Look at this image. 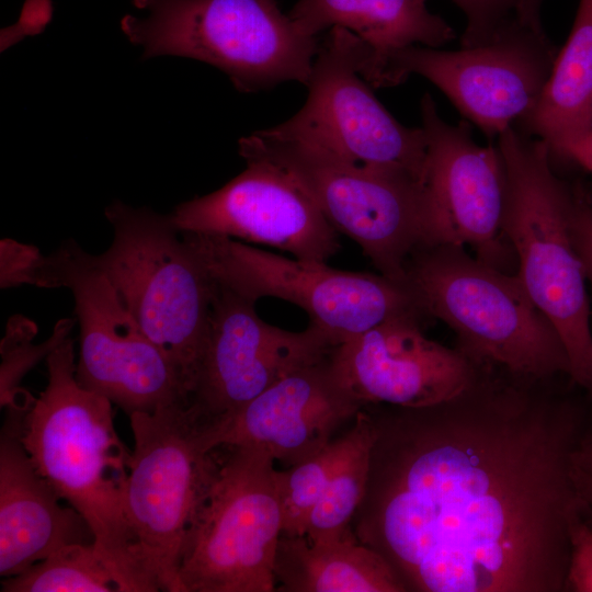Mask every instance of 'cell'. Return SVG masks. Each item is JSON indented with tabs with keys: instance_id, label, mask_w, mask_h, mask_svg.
Wrapping results in <instances>:
<instances>
[{
	"instance_id": "obj_1",
	"label": "cell",
	"mask_w": 592,
	"mask_h": 592,
	"mask_svg": "<svg viewBox=\"0 0 592 592\" xmlns=\"http://www.w3.org/2000/svg\"><path fill=\"white\" fill-rule=\"evenodd\" d=\"M556 378L480 364L442 402L364 406L374 442L352 531L407 592L566 591L587 434Z\"/></svg>"
},
{
	"instance_id": "obj_2",
	"label": "cell",
	"mask_w": 592,
	"mask_h": 592,
	"mask_svg": "<svg viewBox=\"0 0 592 592\" xmlns=\"http://www.w3.org/2000/svg\"><path fill=\"white\" fill-rule=\"evenodd\" d=\"M48 380L23 413H9L36 470L89 524L98 554L121 592L159 591L147 573L124 512L132 455L116 434L112 402L76 377L68 337L47 357Z\"/></svg>"
},
{
	"instance_id": "obj_3",
	"label": "cell",
	"mask_w": 592,
	"mask_h": 592,
	"mask_svg": "<svg viewBox=\"0 0 592 592\" xmlns=\"http://www.w3.org/2000/svg\"><path fill=\"white\" fill-rule=\"evenodd\" d=\"M405 282L422 312L454 331L456 349L471 363L536 378L569 377L561 337L516 273L462 246L423 244L408 259Z\"/></svg>"
},
{
	"instance_id": "obj_4",
	"label": "cell",
	"mask_w": 592,
	"mask_h": 592,
	"mask_svg": "<svg viewBox=\"0 0 592 592\" xmlns=\"http://www.w3.org/2000/svg\"><path fill=\"white\" fill-rule=\"evenodd\" d=\"M505 168L503 234L516 275L561 337L570 380L592 394V330L585 276L570 232L576 187L553 168L548 145L516 126L497 138Z\"/></svg>"
},
{
	"instance_id": "obj_5",
	"label": "cell",
	"mask_w": 592,
	"mask_h": 592,
	"mask_svg": "<svg viewBox=\"0 0 592 592\" xmlns=\"http://www.w3.org/2000/svg\"><path fill=\"white\" fill-rule=\"evenodd\" d=\"M239 153L289 174L380 274L406 283L408 259L426 244L428 206L420 179L402 169L352 161L276 126L240 138Z\"/></svg>"
},
{
	"instance_id": "obj_6",
	"label": "cell",
	"mask_w": 592,
	"mask_h": 592,
	"mask_svg": "<svg viewBox=\"0 0 592 592\" xmlns=\"http://www.w3.org/2000/svg\"><path fill=\"white\" fill-rule=\"evenodd\" d=\"M121 29L143 57L179 56L224 71L235 88L260 92L285 81L307 84L317 36L303 32L276 0H132Z\"/></svg>"
},
{
	"instance_id": "obj_7",
	"label": "cell",
	"mask_w": 592,
	"mask_h": 592,
	"mask_svg": "<svg viewBox=\"0 0 592 592\" xmlns=\"http://www.w3.org/2000/svg\"><path fill=\"white\" fill-rule=\"evenodd\" d=\"M99 262L124 304L179 374L190 401L198 376L213 282L170 215L114 201Z\"/></svg>"
},
{
	"instance_id": "obj_8",
	"label": "cell",
	"mask_w": 592,
	"mask_h": 592,
	"mask_svg": "<svg viewBox=\"0 0 592 592\" xmlns=\"http://www.w3.org/2000/svg\"><path fill=\"white\" fill-rule=\"evenodd\" d=\"M274 462L254 447L213 448L209 480L181 553L182 592L276 591L283 516Z\"/></svg>"
},
{
	"instance_id": "obj_9",
	"label": "cell",
	"mask_w": 592,
	"mask_h": 592,
	"mask_svg": "<svg viewBox=\"0 0 592 592\" xmlns=\"http://www.w3.org/2000/svg\"><path fill=\"white\" fill-rule=\"evenodd\" d=\"M129 417L134 448L124 512L141 562L159 591L182 592L178 569L213 465L206 424L190 403Z\"/></svg>"
},
{
	"instance_id": "obj_10",
	"label": "cell",
	"mask_w": 592,
	"mask_h": 592,
	"mask_svg": "<svg viewBox=\"0 0 592 592\" xmlns=\"http://www.w3.org/2000/svg\"><path fill=\"white\" fill-rule=\"evenodd\" d=\"M39 287L71 291L80 327L79 384L128 415L189 403L179 374L145 334L98 255L66 242L46 257Z\"/></svg>"
},
{
	"instance_id": "obj_11",
	"label": "cell",
	"mask_w": 592,
	"mask_h": 592,
	"mask_svg": "<svg viewBox=\"0 0 592 592\" xmlns=\"http://www.w3.org/2000/svg\"><path fill=\"white\" fill-rule=\"evenodd\" d=\"M209 277L257 303L275 297L303 308L338 345L389 318L420 309L407 283L285 258L219 235L180 231Z\"/></svg>"
},
{
	"instance_id": "obj_12",
	"label": "cell",
	"mask_w": 592,
	"mask_h": 592,
	"mask_svg": "<svg viewBox=\"0 0 592 592\" xmlns=\"http://www.w3.org/2000/svg\"><path fill=\"white\" fill-rule=\"evenodd\" d=\"M558 52L544 31L513 14L478 46L449 52L413 45L396 52L388 60L384 87L420 75L493 139L534 109Z\"/></svg>"
},
{
	"instance_id": "obj_13",
	"label": "cell",
	"mask_w": 592,
	"mask_h": 592,
	"mask_svg": "<svg viewBox=\"0 0 592 592\" xmlns=\"http://www.w3.org/2000/svg\"><path fill=\"white\" fill-rule=\"evenodd\" d=\"M367 46L332 27L319 42L304 106L276 127L320 144L352 161L406 170L423 182L426 136L400 124L361 76Z\"/></svg>"
},
{
	"instance_id": "obj_14",
	"label": "cell",
	"mask_w": 592,
	"mask_h": 592,
	"mask_svg": "<svg viewBox=\"0 0 592 592\" xmlns=\"http://www.w3.org/2000/svg\"><path fill=\"white\" fill-rule=\"evenodd\" d=\"M212 282L190 407L201 421L216 425L291 372L329 355L338 344L311 323L300 332L269 325L258 316L255 301Z\"/></svg>"
},
{
	"instance_id": "obj_15",
	"label": "cell",
	"mask_w": 592,
	"mask_h": 592,
	"mask_svg": "<svg viewBox=\"0 0 592 592\" xmlns=\"http://www.w3.org/2000/svg\"><path fill=\"white\" fill-rule=\"evenodd\" d=\"M420 112L428 144L426 244L468 246L479 260L505 271L506 258L516 259L502 228L506 178L497 144L476 143L467 119L446 123L429 93Z\"/></svg>"
},
{
	"instance_id": "obj_16",
	"label": "cell",
	"mask_w": 592,
	"mask_h": 592,
	"mask_svg": "<svg viewBox=\"0 0 592 592\" xmlns=\"http://www.w3.org/2000/svg\"><path fill=\"white\" fill-rule=\"evenodd\" d=\"M247 168L219 190L177 206L179 231L240 238L326 262L339 249L337 229L305 190L278 167L246 159Z\"/></svg>"
},
{
	"instance_id": "obj_17",
	"label": "cell",
	"mask_w": 592,
	"mask_h": 592,
	"mask_svg": "<svg viewBox=\"0 0 592 592\" xmlns=\"http://www.w3.org/2000/svg\"><path fill=\"white\" fill-rule=\"evenodd\" d=\"M423 316L406 314L356 334L331 355L344 387L364 406L425 407L464 389L476 365L456 348L425 337Z\"/></svg>"
},
{
	"instance_id": "obj_18",
	"label": "cell",
	"mask_w": 592,
	"mask_h": 592,
	"mask_svg": "<svg viewBox=\"0 0 592 592\" xmlns=\"http://www.w3.org/2000/svg\"><path fill=\"white\" fill-rule=\"evenodd\" d=\"M332 352L291 372L226 421L207 426L208 447H254L288 467L320 453L364 407L339 379Z\"/></svg>"
},
{
	"instance_id": "obj_19",
	"label": "cell",
	"mask_w": 592,
	"mask_h": 592,
	"mask_svg": "<svg viewBox=\"0 0 592 592\" xmlns=\"http://www.w3.org/2000/svg\"><path fill=\"white\" fill-rule=\"evenodd\" d=\"M36 470L13 426L0 439V576L27 570L71 544H94L83 516Z\"/></svg>"
},
{
	"instance_id": "obj_20",
	"label": "cell",
	"mask_w": 592,
	"mask_h": 592,
	"mask_svg": "<svg viewBox=\"0 0 592 592\" xmlns=\"http://www.w3.org/2000/svg\"><path fill=\"white\" fill-rule=\"evenodd\" d=\"M425 1L298 0L288 16L310 36L332 27L355 34L368 50L361 76L373 88H383L388 60L396 52L413 45L437 48L456 37Z\"/></svg>"
},
{
	"instance_id": "obj_21",
	"label": "cell",
	"mask_w": 592,
	"mask_h": 592,
	"mask_svg": "<svg viewBox=\"0 0 592 592\" xmlns=\"http://www.w3.org/2000/svg\"><path fill=\"white\" fill-rule=\"evenodd\" d=\"M274 578L281 592H407L385 558L354 534L331 542L282 534Z\"/></svg>"
},
{
	"instance_id": "obj_22",
	"label": "cell",
	"mask_w": 592,
	"mask_h": 592,
	"mask_svg": "<svg viewBox=\"0 0 592 592\" xmlns=\"http://www.w3.org/2000/svg\"><path fill=\"white\" fill-rule=\"evenodd\" d=\"M515 126L545 141L550 151L592 129V0L579 1L570 35L536 105Z\"/></svg>"
},
{
	"instance_id": "obj_23",
	"label": "cell",
	"mask_w": 592,
	"mask_h": 592,
	"mask_svg": "<svg viewBox=\"0 0 592 592\" xmlns=\"http://www.w3.org/2000/svg\"><path fill=\"white\" fill-rule=\"evenodd\" d=\"M345 446L307 526L310 542H331L353 534L352 521L365 493L374 426L363 407L344 433Z\"/></svg>"
},
{
	"instance_id": "obj_24",
	"label": "cell",
	"mask_w": 592,
	"mask_h": 592,
	"mask_svg": "<svg viewBox=\"0 0 592 592\" xmlns=\"http://www.w3.org/2000/svg\"><path fill=\"white\" fill-rule=\"evenodd\" d=\"M2 592H113L119 585L94 544H71L5 578Z\"/></svg>"
},
{
	"instance_id": "obj_25",
	"label": "cell",
	"mask_w": 592,
	"mask_h": 592,
	"mask_svg": "<svg viewBox=\"0 0 592 592\" xmlns=\"http://www.w3.org/2000/svg\"><path fill=\"white\" fill-rule=\"evenodd\" d=\"M73 320H59L52 335L39 344L33 339L37 333L36 325L21 316H12L1 340L0 405L8 412H24L33 402L32 397L21 386L23 377L41 360L46 358L62 341L70 337Z\"/></svg>"
},
{
	"instance_id": "obj_26",
	"label": "cell",
	"mask_w": 592,
	"mask_h": 592,
	"mask_svg": "<svg viewBox=\"0 0 592 592\" xmlns=\"http://www.w3.org/2000/svg\"><path fill=\"white\" fill-rule=\"evenodd\" d=\"M344 446L345 435L342 434L312 458L277 471L283 535H306L309 519L327 488Z\"/></svg>"
},
{
	"instance_id": "obj_27",
	"label": "cell",
	"mask_w": 592,
	"mask_h": 592,
	"mask_svg": "<svg viewBox=\"0 0 592 592\" xmlns=\"http://www.w3.org/2000/svg\"><path fill=\"white\" fill-rule=\"evenodd\" d=\"M467 18L462 48L487 42L500 25L515 14L519 0H452Z\"/></svg>"
},
{
	"instance_id": "obj_28",
	"label": "cell",
	"mask_w": 592,
	"mask_h": 592,
	"mask_svg": "<svg viewBox=\"0 0 592 592\" xmlns=\"http://www.w3.org/2000/svg\"><path fill=\"white\" fill-rule=\"evenodd\" d=\"M46 257L31 244L13 239L0 241V285L1 288L22 284L39 285Z\"/></svg>"
},
{
	"instance_id": "obj_29",
	"label": "cell",
	"mask_w": 592,
	"mask_h": 592,
	"mask_svg": "<svg viewBox=\"0 0 592 592\" xmlns=\"http://www.w3.org/2000/svg\"><path fill=\"white\" fill-rule=\"evenodd\" d=\"M584 512L570 526L566 591L592 592V524L584 519Z\"/></svg>"
},
{
	"instance_id": "obj_30",
	"label": "cell",
	"mask_w": 592,
	"mask_h": 592,
	"mask_svg": "<svg viewBox=\"0 0 592 592\" xmlns=\"http://www.w3.org/2000/svg\"><path fill=\"white\" fill-rule=\"evenodd\" d=\"M569 220L572 241L592 292V204L577 189Z\"/></svg>"
},
{
	"instance_id": "obj_31",
	"label": "cell",
	"mask_w": 592,
	"mask_h": 592,
	"mask_svg": "<svg viewBox=\"0 0 592 592\" xmlns=\"http://www.w3.org/2000/svg\"><path fill=\"white\" fill-rule=\"evenodd\" d=\"M553 159H563L592 173V129L563 141L553 151Z\"/></svg>"
},
{
	"instance_id": "obj_32",
	"label": "cell",
	"mask_w": 592,
	"mask_h": 592,
	"mask_svg": "<svg viewBox=\"0 0 592 592\" xmlns=\"http://www.w3.org/2000/svg\"><path fill=\"white\" fill-rule=\"evenodd\" d=\"M543 0H519L515 15L519 20L536 30L544 31L540 21Z\"/></svg>"
},
{
	"instance_id": "obj_33",
	"label": "cell",
	"mask_w": 592,
	"mask_h": 592,
	"mask_svg": "<svg viewBox=\"0 0 592 592\" xmlns=\"http://www.w3.org/2000/svg\"><path fill=\"white\" fill-rule=\"evenodd\" d=\"M573 476L577 489L584 503L585 512H588L592 524V474L581 469L574 464Z\"/></svg>"
},
{
	"instance_id": "obj_34",
	"label": "cell",
	"mask_w": 592,
	"mask_h": 592,
	"mask_svg": "<svg viewBox=\"0 0 592 592\" xmlns=\"http://www.w3.org/2000/svg\"><path fill=\"white\" fill-rule=\"evenodd\" d=\"M574 464L592 474V437H584L573 455Z\"/></svg>"
}]
</instances>
